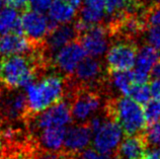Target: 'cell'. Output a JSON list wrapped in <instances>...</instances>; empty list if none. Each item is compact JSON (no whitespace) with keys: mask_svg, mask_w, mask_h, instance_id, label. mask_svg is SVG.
Returning a JSON list of instances; mask_svg holds the SVG:
<instances>
[{"mask_svg":"<svg viewBox=\"0 0 160 159\" xmlns=\"http://www.w3.org/2000/svg\"><path fill=\"white\" fill-rule=\"evenodd\" d=\"M103 112L107 118L120 125L126 136L139 135L147 128L143 107L127 95L108 97Z\"/></svg>","mask_w":160,"mask_h":159,"instance_id":"cell-1","label":"cell"},{"mask_svg":"<svg viewBox=\"0 0 160 159\" xmlns=\"http://www.w3.org/2000/svg\"><path fill=\"white\" fill-rule=\"evenodd\" d=\"M28 117L47 110L65 97V76L60 74L46 75L40 81H33L26 87Z\"/></svg>","mask_w":160,"mask_h":159,"instance_id":"cell-2","label":"cell"},{"mask_svg":"<svg viewBox=\"0 0 160 159\" xmlns=\"http://www.w3.org/2000/svg\"><path fill=\"white\" fill-rule=\"evenodd\" d=\"M102 93L87 87H78L71 98L72 121L76 124L87 123L92 117L103 111L106 100Z\"/></svg>","mask_w":160,"mask_h":159,"instance_id":"cell-3","label":"cell"},{"mask_svg":"<svg viewBox=\"0 0 160 159\" xmlns=\"http://www.w3.org/2000/svg\"><path fill=\"white\" fill-rule=\"evenodd\" d=\"M138 47L135 41L120 40L108 51L106 61L108 71L131 70L136 64Z\"/></svg>","mask_w":160,"mask_h":159,"instance_id":"cell-4","label":"cell"},{"mask_svg":"<svg viewBox=\"0 0 160 159\" xmlns=\"http://www.w3.org/2000/svg\"><path fill=\"white\" fill-rule=\"evenodd\" d=\"M20 20L23 33L33 44L43 43L48 33L58 27L55 20L47 17L44 13L32 10L31 8L22 11Z\"/></svg>","mask_w":160,"mask_h":159,"instance_id":"cell-5","label":"cell"},{"mask_svg":"<svg viewBox=\"0 0 160 159\" xmlns=\"http://www.w3.org/2000/svg\"><path fill=\"white\" fill-rule=\"evenodd\" d=\"M32 117H35L32 125L38 131L48 127H66L73 122L71 102L67 98H63L47 110Z\"/></svg>","mask_w":160,"mask_h":159,"instance_id":"cell-6","label":"cell"},{"mask_svg":"<svg viewBox=\"0 0 160 159\" xmlns=\"http://www.w3.org/2000/svg\"><path fill=\"white\" fill-rule=\"evenodd\" d=\"M123 133V130L119 124L108 118L102 126L92 136L93 148L99 153L116 155L117 149L122 141Z\"/></svg>","mask_w":160,"mask_h":159,"instance_id":"cell-7","label":"cell"},{"mask_svg":"<svg viewBox=\"0 0 160 159\" xmlns=\"http://www.w3.org/2000/svg\"><path fill=\"white\" fill-rule=\"evenodd\" d=\"M86 51L78 40L71 42L56 53L52 61V68L61 75L69 76L74 73L78 64L86 56Z\"/></svg>","mask_w":160,"mask_h":159,"instance_id":"cell-8","label":"cell"},{"mask_svg":"<svg viewBox=\"0 0 160 159\" xmlns=\"http://www.w3.org/2000/svg\"><path fill=\"white\" fill-rule=\"evenodd\" d=\"M77 37L78 35L74 24L69 23H63L62 26H58L55 30L48 33L43 43V52L45 58L51 65V68L53 58L56 53L71 42L77 40Z\"/></svg>","mask_w":160,"mask_h":159,"instance_id":"cell-9","label":"cell"},{"mask_svg":"<svg viewBox=\"0 0 160 159\" xmlns=\"http://www.w3.org/2000/svg\"><path fill=\"white\" fill-rule=\"evenodd\" d=\"M92 131L87 123L71 125L66 130L63 153L68 156H77L89 147L92 140Z\"/></svg>","mask_w":160,"mask_h":159,"instance_id":"cell-10","label":"cell"},{"mask_svg":"<svg viewBox=\"0 0 160 159\" xmlns=\"http://www.w3.org/2000/svg\"><path fill=\"white\" fill-rule=\"evenodd\" d=\"M108 28L106 23L93 24L88 30L78 36L77 40L82 47L92 57L103 55L108 47Z\"/></svg>","mask_w":160,"mask_h":159,"instance_id":"cell-11","label":"cell"},{"mask_svg":"<svg viewBox=\"0 0 160 159\" xmlns=\"http://www.w3.org/2000/svg\"><path fill=\"white\" fill-rule=\"evenodd\" d=\"M160 60V53L151 45H144L138 51L136 68L133 72L134 84L147 83L150 79L152 67Z\"/></svg>","mask_w":160,"mask_h":159,"instance_id":"cell-12","label":"cell"},{"mask_svg":"<svg viewBox=\"0 0 160 159\" xmlns=\"http://www.w3.org/2000/svg\"><path fill=\"white\" fill-rule=\"evenodd\" d=\"M4 94L2 103V119L16 121L28 117V99L26 92L16 89H8Z\"/></svg>","mask_w":160,"mask_h":159,"instance_id":"cell-13","label":"cell"},{"mask_svg":"<svg viewBox=\"0 0 160 159\" xmlns=\"http://www.w3.org/2000/svg\"><path fill=\"white\" fill-rule=\"evenodd\" d=\"M41 44H33L23 35L9 32L0 37V54L2 56L26 55L32 53Z\"/></svg>","mask_w":160,"mask_h":159,"instance_id":"cell-14","label":"cell"},{"mask_svg":"<svg viewBox=\"0 0 160 159\" xmlns=\"http://www.w3.org/2000/svg\"><path fill=\"white\" fill-rule=\"evenodd\" d=\"M147 144L142 134L126 136L117 149V159H144L147 154Z\"/></svg>","mask_w":160,"mask_h":159,"instance_id":"cell-15","label":"cell"},{"mask_svg":"<svg viewBox=\"0 0 160 159\" xmlns=\"http://www.w3.org/2000/svg\"><path fill=\"white\" fill-rule=\"evenodd\" d=\"M66 127H48L39 131V142L46 151L58 152L63 148Z\"/></svg>","mask_w":160,"mask_h":159,"instance_id":"cell-16","label":"cell"},{"mask_svg":"<svg viewBox=\"0 0 160 159\" xmlns=\"http://www.w3.org/2000/svg\"><path fill=\"white\" fill-rule=\"evenodd\" d=\"M133 84L134 78L132 71H108V85L109 92H111L112 88H115L122 95L128 96L130 88Z\"/></svg>","mask_w":160,"mask_h":159,"instance_id":"cell-17","label":"cell"},{"mask_svg":"<svg viewBox=\"0 0 160 159\" xmlns=\"http://www.w3.org/2000/svg\"><path fill=\"white\" fill-rule=\"evenodd\" d=\"M76 9L64 0H53L49 8V17L57 23H68L74 18Z\"/></svg>","mask_w":160,"mask_h":159,"instance_id":"cell-18","label":"cell"},{"mask_svg":"<svg viewBox=\"0 0 160 159\" xmlns=\"http://www.w3.org/2000/svg\"><path fill=\"white\" fill-rule=\"evenodd\" d=\"M18 18V11L10 6H6L0 10V35L11 32Z\"/></svg>","mask_w":160,"mask_h":159,"instance_id":"cell-19","label":"cell"},{"mask_svg":"<svg viewBox=\"0 0 160 159\" xmlns=\"http://www.w3.org/2000/svg\"><path fill=\"white\" fill-rule=\"evenodd\" d=\"M143 111H144L145 120L147 127L151 126L155 123L160 121V100L158 99H152L148 100L143 107Z\"/></svg>","mask_w":160,"mask_h":159,"instance_id":"cell-20","label":"cell"},{"mask_svg":"<svg viewBox=\"0 0 160 159\" xmlns=\"http://www.w3.org/2000/svg\"><path fill=\"white\" fill-rule=\"evenodd\" d=\"M142 135L148 149L160 148V121L147 127Z\"/></svg>","mask_w":160,"mask_h":159,"instance_id":"cell-21","label":"cell"},{"mask_svg":"<svg viewBox=\"0 0 160 159\" xmlns=\"http://www.w3.org/2000/svg\"><path fill=\"white\" fill-rule=\"evenodd\" d=\"M128 96H130V97L134 99L136 102L144 106V104L150 99V96H151L150 85H148L147 83H143V84H133L131 86V88H130Z\"/></svg>","mask_w":160,"mask_h":159,"instance_id":"cell-22","label":"cell"},{"mask_svg":"<svg viewBox=\"0 0 160 159\" xmlns=\"http://www.w3.org/2000/svg\"><path fill=\"white\" fill-rule=\"evenodd\" d=\"M103 18H104L103 10H98L86 5H84L80 9L79 17H78V19L82 20L83 22H85L87 24H90V26H93V24L100 22Z\"/></svg>","mask_w":160,"mask_h":159,"instance_id":"cell-23","label":"cell"},{"mask_svg":"<svg viewBox=\"0 0 160 159\" xmlns=\"http://www.w3.org/2000/svg\"><path fill=\"white\" fill-rule=\"evenodd\" d=\"M143 17L145 19L147 28L150 27L160 26V3L146 8L143 12Z\"/></svg>","mask_w":160,"mask_h":159,"instance_id":"cell-24","label":"cell"},{"mask_svg":"<svg viewBox=\"0 0 160 159\" xmlns=\"http://www.w3.org/2000/svg\"><path fill=\"white\" fill-rule=\"evenodd\" d=\"M127 1L128 0H106V13L111 16L126 11Z\"/></svg>","mask_w":160,"mask_h":159,"instance_id":"cell-25","label":"cell"},{"mask_svg":"<svg viewBox=\"0 0 160 159\" xmlns=\"http://www.w3.org/2000/svg\"><path fill=\"white\" fill-rule=\"evenodd\" d=\"M77 159H117L116 155H108L98 152L93 148H86L77 155Z\"/></svg>","mask_w":160,"mask_h":159,"instance_id":"cell-26","label":"cell"},{"mask_svg":"<svg viewBox=\"0 0 160 159\" xmlns=\"http://www.w3.org/2000/svg\"><path fill=\"white\" fill-rule=\"evenodd\" d=\"M147 42L157 50H160V26L150 27L147 28Z\"/></svg>","mask_w":160,"mask_h":159,"instance_id":"cell-27","label":"cell"},{"mask_svg":"<svg viewBox=\"0 0 160 159\" xmlns=\"http://www.w3.org/2000/svg\"><path fill=\"white\" fill-rule=\"evenodd\" d=\"M53 0H31L29 1V8L35 11L45 13L49 10Z\"/></svg>","mask_w":160,"mask_h":159,"instance_id":"cell-28","label":"cell"},{"mask_svg":"<svg viewBox=\"0 0 160 159\" xmlns=\"http://www.w3.org/2000/svg\"><path fill=\"white\" fill-rule=\"evenodd\" d=\"M29 1L31 0H7V6L24 11L29 9Z\"/></svg>","mask_w":160,"mask_h":159,"instance_id":"cell-29","label":"cell"},{"mask_svg":"<svg viewBox=\"0 0 160 159\" xmlns=\"http://www.w3.org/2000/svg\"><path fill=\"white\" fill-rule=\"evenodd\" d=\"M151 95H153L155 99L160 100V78L153 79L150 83Z\"/></svg>","mask_w":160,"mask_h":159,"instance_id":"cell-30","label":"cell"},{"mask_svg":"<svg viewBox=\"0 0 160 159\" xmlns=\"http://www.w3.org/2000/svg\"><path fill=\"white\" fill-rule=\"evenodd\" d=\"M38 159H69V156H67L65 153H60L58 152H51V151H47L44 153L43 155H41Z\"/></svg>","mask_w":160,"mask_h":159,"instance_id":"cell-31","label":"cell"},{"mask_svg":"<svg viewBox=\"0 0 160 159\" xmlns=\"http://www.w3.org/2000/svg\"><path fill=\"white\" fill-rule=\"evenodd\" d=\"M84 5L98 10H103L104 5H106V0H84Z\"/></svg>","mask_w":160,"mask_h":159,"instance_id":"cell-32","label":"cell"},{"mask_svg":"<svg viewBox=\"0 0 160 159\" xmlns=\"http://www.w3.org/2000/svg\"><path fill=\"white\" fill-rule=\"evenodd\" d=\"M144 159H160V148L151 149L150 152H147Z\"/></svg>","mask_w":160,"mask_h":159,"instance_id":"cell-33","label":"cell"},{"mask_svg":"<svg viewBox=\"0 0 160 159\" xmlns=\"http://www.w3.org/2000/svg\"><path fill=\"white\" fill-rule=\"evenodd\" d=\"M150 77L151 78H160V60L155 64L152 69H151V73H150Z\"/></svg>","mask_w":160,"mask_h":159,"instance_id":"cell-34","label":"cell"},{"mask_svg":"<svg viewBox=\"0 0 160 159\" xmlns=\"http://www.w3.org/2000/svg\"><path fill=\"white\" fill-rule=\"evenodd\" d=\"M6 88L2 84H0V119H2V103H3V98H4V90Z\"/></svg>","mask_w":160,"mask_h":159,"instance_id":"cell-35","label":"cell"},{"mask_svg":"<svg viewBox=\"0 0 160 159\" xmlns=\"http://www.w3.org/2000/svg\"><path fill=\"white\" fill-rule=\"evenodd\" d=\"M64 1L67 2L72 7H74L75 9H77V8L80 6V4H81V0H64Z\"/></svg>","mask_w":160,"mask_h":159,"instance_id":"cell-36","label":"cell"},{"mask_svg":"<svg viewBox=\"0 0 160 159\" xmlns=\"http://www.w3.org/2000/svg\"><path fill=\"white\" fill-rule=\"evenodd\" d=\"M2 152H3V143H2V137L0 136V158L2 156Z\"/></svg>","mask_w":160,"mask_h":159,"instance_id":"cell-37","label":"cell"},{"mask_svg":"<svg viewBox=\"0 0 160 159\" xmlns=\"http://www.w3.org/2000/svg\"><path fill=\"white\" fill-rule=\"evenodd\" d=\"M69 159H77V156H69Z\"/></svg>","mask_w":160,"mask_h":159,"instance_id":"cell-38","label":"cell"}]
</instances>
